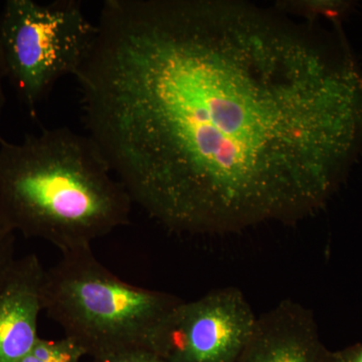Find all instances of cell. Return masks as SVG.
Wrapping results in <instances>:
<instances>
[{
  "instance_id": "obj_1",
  "label": "cell",
  "mask_w": 362,
  "mask_h": 362,
  "mask_svg": "<svg viewBox=\"0 0 362 362\" xmlns=\"http://www.w3.org/2000/svg\"><path fill=\"white\" fill-rule=\"evenodd\" d=\"M76 74L87 135L169 230L242 233L323 209L362 152V71L232 0H106Z\"/></svg>"
},
{
  "instance_id": "obj_2",
  "label": "cell",
  "mask_w": 362,
  "mask_h": 362,
  "mask_svg": "<svg viewBox=\"0 0 362 362\" xmlns=\"http://www.w3.org/2000/svg\"><path fill=\"white\" fill-rule=\"evenodd\" d=\"M133 202L96 143L68 127L0 136V218L14 233L62 252L129 223Z\"/></svg>"
},
{
  "instance_id": "obj_3",
  "label": "cell",
  "mask_w": 362,
  "mask_h": 362,
  "mask_svg": "<svg viewBox=\"0 0 362 362\" xmlns=\"http://www.w3.org/2000/svg\"><path fill=\"white\" fill-rule=\"evenodd\" d=\"M42 297L44 312L92 359L135 349L162 356L166 324L182 302L117 277L90 247L62 252L45 270Z\"/></svg>"
},
{
  "instance_id": "obj_4",
  "label": "cell",
  "mask_w": 362,
  "mask_h": 362,
  "mask_svg": "<svg viewBox=\"0 0 362 362\" xmlns=\"http://www.w3.org/2000/svg\"><path fill=\"white\" fill-rule=\"evenodd\" d=\"M97 23L78 0H7L0 11V65L32 115L61 78L89 57Z\"/></svg>"
},
{
  "instance_id": "obj_5",
  "label": "cell",
  "mask_w": 362,
  "mask_h": 362,
  "mask_svg": "<svg viewBox=\"0 0 362 362\" xmlns=\"http://www.w3.org/2000/svg\"><path fill=\"white\" fill-rule=\"evenodd\" d=\"M257 318L235 287L182 301L166 324L162 357L168 362H238Z\"/></svg>"
},
{
  "instance_id": "obj_6",
  "label": "cell",
  "mask_w": 362,
  "mask_h": 362,
  "mask_svg": "<svg viewBox=\"0 0 362 362\" xmlns=\"http://www.w3.org/2000/svg\"><path fill=\"white\" fill-rule=\"evenodd\" d=\"M313 311L291 299L257 318L238 362H330Z\"/></svg>"
},
{
  "instance_id": "obj_7",
  "label": "cell",
  "mask_w": 362,
  "mask_h": 362,
  "mask_svg": "<svg viewBox=\"0 0 362 362\" xmlns=\"http://www.w3.org/2000/svg\"><path fill=\"white\" fill-rule=\"evenodd\" d=\"M45 273L39 257L28 254L0 280V362H20L39 339Z\"/></svg>"
},
{
  "instance_id": "obj_8",
  "label": "cell",
  "mask_w": 362,
  "mask_h": 362,
  "mask_svg": "<svg viewBox=\"0 0 362 362\" xmlns=\"http://www.w3.org/2000/svg\"><path fill=\"white\" fill-rule=\"evenodd\" d=\"M354 1L344 0H283L276 4L279 13L294 14L308 21L323 18L340 25L354 9Z\"/></svg>"
},
{
  "instance_id": "obj_9",
  "label": "cell",
  "mask_w": 362,
  "mask_h": 362,
  "mask_svg": "<svg viewBox=\"0 0 362 362\" xmlns=\"http://www.w3.org/2000/svg\"><path fill=\"white\" fill-rule=\"evenodd\" d=\"M85 356L82 347L71 338L49 340L40 337L20 362H82Z\"/></svg>"
},
{
  "instance_id": "obj_10",
  "label": "cell",
  "mask_w": 362,
  "mask_h": 362,
  "mask_svg": "<svg viewBox=\"0 0 362 362\" xmlns=\"http://www.w3.org/2000/svg\"><path fill=\"white\" fill-rule=\"evenodd\" d=\"M14 233L0 218V280L16 259L14 256Z\"/></svg>"
},
{
  "instance_id": "obj_11",
  "label": "cell",
  "mask_w": 362,
  "mask_h": 362,
  "mask_svg": "<svg viewBox=\"0 0 362 362\" xmlns=\"http://www.w3.org/2000/svg\"><path fill=\"white\" fill-rule=\"evenodd\" d=\"M90 362H168L151 350L135 349L113 356L92 359Z\"/></svg>"
},
{
  "instance_id": "obj_12",
  "label": "cell",
  "mask_w": 362,
  "mask_h": 362,
  "mask_svg": "<svg viewBox=\"0 0 362 362\" xmlns=\"http://www.w3.org/2000/svg\"><path fill=\"white\" fill-rule=\"evenodd\" d=\"M330 362H362V342L331 351Z\"/></svg>"
},
{
  "instance_id": "obj_13",
  "label": "cell",
  "mask_w": 362,
  "mask_h": 362,
  "mask_svg": "<svg viewBox=\"0 0 362 362\" xmlns=\"http://www.w3.org/2000/svg\"><path fill=\"white\" fill-rule=\"evenodd\" d=\"M4 71H2L1 65H0V119H1L2 112H4V106H6V94L4 90Z\"/></svg>"
}]
</instances>
